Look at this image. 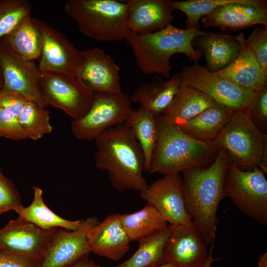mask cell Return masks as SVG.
Returning <instances> with one entry per match:
<instances>
[{
  "instance_id": "3957f363",
  "label": "cell",
  "mask_w": 267,
  "mask_h": 267,
  "mask_svg": "<svg viewBox=\"0 0 267 267\" xmlns=\"http://www.w3.org/2000/svg\"><path fill=\"white\" fill-rule=\"evenodd\" d=\"M207 33L200 29H180L170 24L148 34L130 32L126 41L132 49L137 66L144 74H156L168 79L172 70L171 57L182 53L197 62L202 54L194 49L192 42Z\"/></svg>"
},
{
  "instance_id": "5b68a950",
  "label": "cell",
  "mask_w": 267,
  "mask_h": 267,
  "mask_svg": "<svg viewBox=\"0 0 267 267\" xmlns=\"http://www.w3.org/2000/svg\"><path fill=\"white\" fill-rule=\"evenodd\" d=\"M66 14L86 37L98 42L126 40L130 31L127 24V4L115 0H69Z\"/></svg>"
},
{
  "instance_id": "cb8c5ba5",
  "label": "cell",
  "mask_w": 267,
  "mask_h": 267,
  "mask_svg": "<svg viewBox=\"0 0 267 267\" xmlns=\"http://www.w3.org/2000/svg\"><path fill=\"white\" fill-rule=\"evenodd\" d=\"M215 103L199 90L180 84L171 103L158 119L162 123L178 126Z\"/></svg>"
},
{
  "instance_id": "ab89813d",
  "label": "cell",
  "mask_w": 267,
  "mask_h": 267,
  "mask_svg": "<svg viewBox=\"0 0 267 267\" xmlns=\"http://www.w3.org/2000/svg\"><path fill=\"white\" fill-rule=\"evenodd\" d=\"M67 267H102L96 264L89 259L88 257H85Z\"/></svg>"
},
{
  "instance_id": "f35d334b",
  "label": "cell",
  "mask_w": 267,
  "mask_h": 267,
  "mask_svg": "<svg viewBox=\"0 0 267 267\" xmlns=\"http://www.w3.org/2000/svg\"><path fill=\"white\" fill-rule=\"evenodd\" d=\"M41 262L0 250V267H40Z\"/></svg>"
},
{
  "instance_id": "e575fe53",
  "label": "cell",
  "mask_w": 267,
  "mask_h": 267,
  "mask_svg": "<svg viewBox=\"0 0 267 267\" xmlns=\"http://www.w3.org/2000/svg\"><path fill=\"white\" fill-rule=\"evenodd\" d=\"M245 44L256 56L262 70L267 76V26L256 27L244 39Z\"/></svg>"
},
{
  "instance_id": "8992f818",
  "label": "cell",
  "mask_w": 267,
  "mask_h": 267,
  "mask_svg": "<svg viewBox=\"0 0 267 267\" xmlns=\"http://www.w3.org/2000/svg\"><path fill=\"white\" fill-rule=\"evenodd\" d=\"M229 163L243 171L259 167L267 149V135L254 124L247 109L234 112L213 142Z\"/></svg>"
},
{
  "instance_id": "d6a6232c",
  "label": "cell",
  "mask_w": 267,
  "mask_h": 267,
  "mask_svg": "<svg viewBox=\"0 0 267 267\" xmlns=\"http://www.w3.org/2000/svg\"><path fill=\"white\" fill-rule=\"evenodd\" d=\"M31 8L27 0H0V39L30 14Z\"/></svg>"
},
{
  "instance_id": "4dcf8cb0",
  "label": "cell",
  "mask_w": 267,
  "mask_h": 267,
  "mask_svg": "<svg viewBox=\"0 0 267 267\" xmlns=\"http://www.w3.org/2000/svg\"><path fill=\"white\" fill-rule=\"evenodd\" d=\"M232 3H241L267 8L265 0H170L173 10H178L186 15V29H200L199 21L220 6Z\"/></svg>"
},
{
  "instance_id": "8d00e7d4",
  "label": "cell",
  "mask_w": 267,
  "mask_h": 267,
  "mask_svg": "<svg viewBox=\"0 0 267 267\" xmlns=\"http://www.w3.org/2000/svg\"><path fill=\"white\" fill-rule=\"evenodd\" d=\"M0 131L1 137L19 141L28 138L17 118L0 107Z\"/></svg>"
},
{
  "instance_id": "60d3db41",
  "label": "cell",
  "mask_w": 267,
  "mask_h": 267,
  "mask_svg": "<svg viewBox=\"0 0 267 267\" xmlns=\"http://www.w3.org/2000/svg\"><path fill=\"white\" fill-rule=\"evenodd\" d=\"M258 267H267V253L262 254L259 259Z\"/></svg>"
},
{
  "instance_id": "6da1fadb",
  "label": "cell",
  "mask_w": 267,
  "mask_h": 267,
  "mask_svg": "<svg viewBox=\"0 0 267 267\" xmlns=\"http://www.w3.org/2000/svg\"><path fill=\"white\" fill-rule=\"evenodd\" d=\"M229 162L222 150L205 167L182 172L186 210L207 246L214 243L217 230V212L224 198V182Z\"/></svg>"
},
{
  "instance_id": "e0dca14e",
  "label": "cell",
  "mask_w": 267,
  "mask_h": 267,
  "mask_svg": "<svg viewBox=\"0 0 267 267\" xmlns=\"http://www.w3.org/2000/svg\"><path fill=\"white\" fill-rule=\"evenodd\" d=\"M83 63L76 77L94 93L122 91L120 68L104 50L92 48L82 51Z\"/></svg>"
},
{
  "instance_id": "b9f144b4",
  "label": "cell",
  "mask_w": 267,
  "mask_h": 267,
  "mask_svg": "<svg viewBox=\"0 0 267 267\" xmlns=\"http://www.w3.org/2000/svg\"><path fill=\"white\" fill-rule=\"evenodd\" d=\"M213 244H211V249L210 251V253L208 255V262L205 266V267H211L212 264L215 262L218 261L220 260V259H214L213 258L212 255V250H213Z\"/></svg>"
},
{
  "instance_id": "7402d4cb",
  "label": "cell",
  "mask_w": 267,
  "mask_h": 267,
  "mask_svg": "<svg viewBox=\"0 0 267 267\" xmlns=\"http://www.w3.org/2000/svg\"><path fill=\"white\" fill-rule=\"evenodd\" d=\"M180 84L178 73L166 81L162 76L156 75L150 82L140 85L130 98L140 108L159 117L169 106Z\"/></svg>"
},
{
  "instance_id": "ba28073f",
  "label": "cell",
  "mask_w": 267,
  "mask_h": 267,
  "mask_svg": "<svg viewBox=\"0 0 267 267\" xmlns=\"http://www.w3.org/2000/svg\"><path fill=\"white\" fill-rule=\"evenodd\" d=\"M132 109L130 97L123 91L94 93L88 113L72 121L71 131L80 140L92 141L109 129L124 124Z\"/></svg>"
},
{
  "instance_id": "ffe728a7",
  "label": "cell",
  "mask_w": 267,
  "mask_h": 267,
  "mask_svg": "<svg viewBox=\"0 0 267 267\" xmlns=\"http://www.w3.org/2000/svg\"><path fill=\"white\" fill-rule=\"evenodd\" d=\"M204 28L237 31L261 24L267 26V8L241 3L221 5L202 18Z\"/></svg>"
},
{
  "instance_id": "52a82bcc",
  "label": "cell",
  "mask_w": 267,
  "mask_h": 267,
  "mask_svg": "<svg viewBox=\"0 0 267 267\" xmlns=\"http://www.w3.org/2000/svg\"><path fill=\"white\" fill-rule=\"evenodd\" d=\"M224 194L244 214L261 225H267V180L259 167L243 171L229 163Z\"/></svg>"
},
{
  "instance_id": "f6af8a7d",
  "label": "cell",
  "mask_w": 267,
  "mask_h": 267,
  "mask_svg": "<svg viewBox=\"0 0 267 267\" xmlns=\"http://www.w3.org/2000/svg\"><path fill=\"white\" fill-rule=\"evenodd\" d=\"M0 137H1V134L0 131Z\"/></svg>"
},
{
  "instance_id": "44dd1931",
  "label": "cell",
  "mask_w": 267,
  "mask_h": 267,
  "mask_svg": "<svg viewBox=\"0 0 267 267\" xmlns=\"http://www.w3.org/2000/svg\"><path fill=\"white\" fill-rule=\"evenodd\" d=\"M236 37L241 44L239 53L226 67L217 73L241 88L258 93L267 83V76L254 52L245 44L244 33Z\"/></svg>"
},
{
  "instance_id": "ee69618b",
  "label": "cell",
  "mask_w": 267,
  "mask_h": 267,
  "mask_svg": "<svg viewBox=\"0 0 267 267\" xmlns=\"http://www.w3.org/2000/svg\"><path fill=\"white\" fill-rule=\"evenodd\" d=\"M156 267H177L172 264H169V263H166L164 265Z\"/></svg>"
},
{
  "instance_id": "277c9868",
  "label": "cell",
  "mask_w": 267,
  "mask_h": 267,
  "mask_svg": "<svg viewBox=\"0 0 267 267\" xmlns=\"http://www.w3.org/2000/svg\"><path fill=\"white\" fill-rule=\"evenodd\" d=\"M159 134L148 172L163 176L195 167H205L215 159L218 150L213 143L195 139L178 126L160 122Z\"/></svg>"
},
{
  "instance_id": "9a60e30c",
  "label": "cell",
  "mask_w": 267,
  "mask_h": 267,
  "mask_svg": "<svg viewBox=\"0 0 267 267\" xmlns=\"http://www.w3.org/2000/svg\"><path fill=\"white\" fill-rule=\"evenodd\" d=\"M57 228L44 229L18 217L0 229V250L41 261Z\"/></svg>"
},
{
  "instance_id": "ac0fdd59",
  "label": "cell",
  "mask_w": 267,
  "mask_h": 267,
  "mask_svg": "<svg viewBox=\"0 0 267 267\" xmlns=\"http://www.w3.org/2000/svg\"><path fill=\"white\" fill-rule=\"evenodd\" d=\"M88 237L92 252L113 261L121 259L130 250L131 242L118 213L95 225Z\"/></svg>"
},
{
  "instance_id": "484cf974",
  "label": "cell",
  "mask_w": 267,
  "mask_h": 267,
  "mask_svg": "<svg viewBox=\"0 0 267 267\" xmlns=\"http://www.w3.org/2000/svg\"><path fill=\"white\" fill-rule=\"evenodd\" d=\"M125 124L142 151L145 171H149L159 134L158 117L141 108L132 109Z\"/></svg>"
},
{
  "instance_id": "836d02e7",
  "label": "cell",
  "mask_w": 267,
  "mask_h": 267,
  "mask_svg": "<svg viewBox=\"0 0 267 267\" xmlns=\"http://www.w3.org/2000/svg\"><path fill=\"white\" fill-rule=\"evenodd\" d=\"M24 207L14 183L0 169V214L13 210L17 213Z\"/></svg>"
},
{
  "instance_id": "8fae6325",
  "label": "cell",
  "mask_w": 267,
  "mask_h": 267,
  "mask_svg": "<svg viewBox=\"0 0 267 267\" xmlns=\"http://www.w3.org/2000/svg\"><path fill=\"white\" fill-rule=\"evenodd\" d=\"M0 66L4 80L2 91L18 93L44 108L48 106L43 96L38 65L15 52L4 37L0 39Z\"/></svg>"
},
{
  "instance_id": "9c48e42d",
  "label": "cell",
  "mask_w": 267,
  "mask_h": 267,
  "mask_svg": "<svg viewBox=\"0 0 267 267\" xmlns=\"http://www.w3.org/2000/svg\"><path fill=\"white\" fill-rule=\"evenodd\" d=\"M178 74L181 84L199 90L233 112L248 109L257 94L210 71L198 62L183 66Z\"/></svg>"
},
{
  "instance_id": "4fadbf2b",
  "label": "cell",
  "mask_w": 267,
  "mask_h": 267,
  "mask_svg": "<svg viewBox=\"0 0 267 267\" xmlns=\"http://www.w3.org/2000/svg\"><path fill=\"white\" fill-rule=\"evenodd\" d=\"M141 198L154 206L169 224L190 226L193 222L185 204L179 174L163 176L139 192Z\"/></svg>"
},
{
  "instance_id": "74e56055",
  "label": "cell",
  "mask_w": 267,
  "mask_h": 267,
  "mask_svg": "<svg viewBox=\"0 0 267 267\" xmlns=\"http://www.w3.org/2000/svg\"><path fill=\"white\" fill-rule=\"evenodd\" d=\"M28 100L16 92L2 91L0 92V107L17 118Z\"/></svg>"
},
{
  "instance_id": "83f0119b",
  "label": "cell",
  "mask_w": 267,
  "mask_h": 267,
  "mask_svg": "<svg viewBox=\"0 0 267 267\" xmlns=\"http://www.w3.org/2000/svg\"><path fill=\"white\" fill-rule=\"evenodd\" d=\"M120 220L131 242H138L169 225L157 210L148 203L136 212L120 214Z\"/></svg>"
},
{
  "instance_id": "30bf717a",
  "label": "cell",
  "mask_w": 267,
  "mask_h": 267,
  "mask_svg": "<svg viewBox=\"0 0 267 267\" xmlns=\"http://www.w3.org/2000/svg\"><path fill=\"white\" fill-rule=\"evenodd\" d=\"M41 86L48 105L62 110L73 121L83 118L93 101L94 93L74 76L41 72Z\"/></svg>"
},
{
  "instance_id": "1f68e13d",
  "label": "cell",
  "mask_w": 267,
  "mask_h": 267,
  "mask_svg": "<svg viewBox=\"0 0 267 267\" xmlns=\"http://www.w3.org/2000/svg\"><path fill=\"white\" fill-rule=\"evenodd\" d=\"M17 119L28 138L34 141L41 139L53 130L49 112L30 100L27 101Z\"/></svg>"
},
{
  "instance_id": "603a6c76",
  "label": "cell",
  "mask_w": 267,
  "mask_h": 267,
  "mask_svg": "<svg viewBox=\"0 0 267 267\" xmlns=\"http://www.w3.org/2000/svg\"><path fill=\"white\" fill-rule=\"evenodd\" d=\"M194 41L197 50L205 57V67L214 73L226 67L237 56L241 47L236 36L227 34L208 32Z\"/></svg>"
},
{
  "instance_id": "d6986e66",
  "label": "cell",
  "mask_w": 267,
  "mask_h": 267,
  "mask_svg": "<svg viewBox=\"0 0 267 267\" xmlns=\"http://www.w3.org/2000/svg\"><path fill=\"white\" fill-rule=\"evenodd\" d=\"M127 24L137 34L155 32L171 24L174 17L170 0H128Z\"/></svg>"
},
{
  "instance_id": "7bdbcfd3",
  "label": "cell",
  "mask_w": 267,
  "mask_h": 267,
  "mask_svg": "<svg viewBox=\"0 0 267 267\" xmlns=\"http://www.w3.org/2000/svg\"><path fill=\"white\" fill-rule=\"evenodd\" d=\"M4 87V80L2 72L0 66V92L2 91Z\"/></svg>"
},
{
  "instance_id": "4316f807",
  "label": "cell",
  "mask_w": 267,
  "mask_h": 267,
  "mask_svg": "<svg viewBox=\"0 0 267 267\" xmlns=\"http://www.w3.org/2000/svg\"><path fill=\"white\" fill-rule=\"evenodd\" d=\"M33 190L34 198L32 202L29 206L24 207L17 213L19 218L46 230L60 228L76 230L81 226L83 220H68L52 212L44 203L43 191L40 187L34 186Z\"/></svg>"
},
{
  "instance_id": "7c38bea8",
  "label": "cell",
  "mask_w": 267,
  "mask_h": 267,
  "mask_svg": "<svg viewBox=\"0 0 267 267\" xmlns=\"http://www.w3.org/2000/svg\"><path fill=\"white\" fill-rule=\"evenodd\" d=\"M42 40L39 68L42 72L56 73L76 77L83 63L79 50L61 32L43 21L32 17Z\"/></svg>"
},
{
  "instance_id": "d590c367",
  "label": "cell",
  "mask_w": 267,
  "mask_h": 267,
  "mask_svg": "<svg viewBox=\"0 0 267 267\" xmlns=\"http://www.w3.org/2000/svg\"><path fill=\"white\" fill-rule=\"evenodd\" d=\"M248 114L256 127L265 134L267 127V83L257 93L254 102L247 109Z\"/></svg>"
},
{
  "instance_id": "f546056e",
  "label": "cell",
  "mask_w": 267,
  "mask_h": 267,
  "mask_svg": "<svg viewBox=\"0 0 267 267\" xmlns=\"http://www.w3.org/2000/svg\"><path fill=\"white\" fill-rule=\"evenodd\" d=\"M4 37L11 48L23 58L33 61L40 60L42 40L31 14L25 17Z\"/></svg>"
},
{
  "instance_id": "5bb4252c",
  "label": "cell",
  "mask_w": 267,
  "mask_h": 267,
  "mask_svg": "<svg viewBox=\"0 0 267 267\" xmlns=\"http://www.w3.org/2000/svg\"><path fill=\"white\" fill-rule=\"evenodd\" d=\"M95 217L83 220L76 230L57 228L41 260L40 267H67L92 252L89 231L99 222Z\"/></svg>"
},
{
  "instance_id": "d4e9b609",
  "label": "cell",
  "mask_w": 267,
  "mask_h": 267,
  "mask_svg": "<svg viewBox=\"0 0 267 267\" xmlns=\"http://www.w3.org/2000/svg\"><path fill=\"white\" fill-rule=\"evenodd\" d=\"M234 112L215 103L191 119L178 127L190 137L213 143Z\"/></svg>"
},
{
  "instance_id": "7a4b0ae2",
  "label": "cell",
  "mask_w": 267,
  "mask_h": 267,
  "mask_svg": "<svg viewBox=\"0 0 267 267\" xmlns=\"http://www.w3.org/2000/svg\"><path fill=\"white\" fill-rule=\"evenodd\" d=\"M94 140L97 148L95 166L107 172L114 188L140 192L147 187L143 174L145 167L142 151L125 124L109 129Z\"/></svg>"
},
{
  "instance_id": "f1b7e54d",
  "label": "cell",
  "mask_w": 267,
  "mask_h": 267,
  "mask_svg": "<svg viewBox=\"0 0 267 267\" xmlns=\"http://www.w3.org/2000/svg\"><path fill=\"white\" fill-rule=\"evenodd\" d=\"M173 225L139 240L138 247L127 260L115 267H156L166 263L164 249Z\"/></svg>"
},
{
  "instance_id": "2e32d148",
  "label": "cell",
  "mask_w": 267,
  "mask_h": 267,
  "mask_svg": "<svg viewBox=\"0 0 267 267\" xmlns=\"http://www.w3.org/2000/svg\"><path fill=\"white\" fill-rule=\"evenodd\" d=\"M166 263L177 267H205L208 252L193 222L190 226L173 225L164 249Z\"/></svg>"
}]
</instances>
